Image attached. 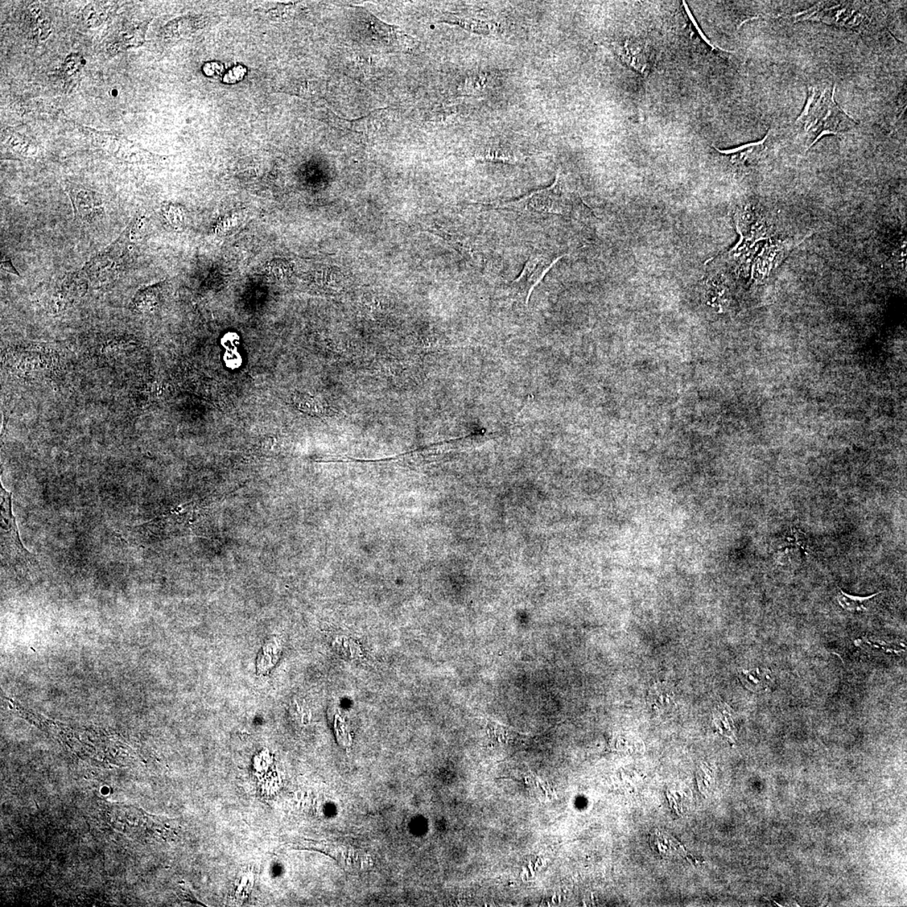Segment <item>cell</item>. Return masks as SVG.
Instances as JSON below:
<instances>
[{
	"mask_svg": "<svg viewBox=\"0 0 907 907\" xmlns=\"http://www.w3.org/2000/svg\"><path fill=\"white\" fill-rule=\"evenodd\" d=\"M354 22L359 36L374 47L389 51H407L415 44V40L401 29L382 22L364 8H354Z\"/></svg>",
	"mask_w": 907,
	"mask_h": 907,
	"instance_id": "obj_3",
	"label": "cell"
},
{
	"mask_svg": "<svg viewBox=\"0 0 907 907\" xmlns=\"http://www.w3.org/2000/svg\"><path fill=\"white\" fill-rule=\"evenodd\" d=\"M739 676L746 688L754 692L765 691L772 683L770 671L767 669L741 670Z\"/></svg>",
	"mask_w": 907,
	"mask_h": 907,
	"instance_id": "obj_15",
	"label": "cell"
},
{
	"mask_svg": "<svg viewBox=\"0 0 907 907\" xmlns=\"http://www.w3.org/2000/svg\"><path fill=\"white\" fill-rule=\"evenodd\" d=\"M148 26L149 22H142L123 27L107 45V52L113 56L127 49L140 47L145 43Z\"/></svg>",
	"mask_w": 907,
	"mask_h": 907,
	"instance_id": "obj_9",
	"label": "cell"
},
{
	"mask_svg": "<svg viewBox=\"0 0 907 907\" xmlns=\"http://www.w3.org/2000/svg\"><path fill=\"white\" fill-rule=\"evenodd\" d=\"M525 158L512 150L497 147H489L477 156V159L482 162L504 164H518Z\"/></svg>",
	"mask_w": 907,
	"mask_h": 907,
	"instance_id": "obj_16",
	"label": "cell"
},
{
	"mask_svg": "<svg viewBox=\"0 0 907 907\" xmlns=\"http://www.w3.org/2000/svg\"><path fill=\"white\" fill-rule=\"evenodd\" d=\"M1 270L9 272V273L11 274L17 275L20 277L19 271L15 269L11 259L3 260L1 262Z\"/></svg>",
	"mask_w": 907,
	"mask_h": 907,
	"instance_id": "obj_27",
	"label": "cell"
},
{
	"mask_svg": "<svg viewBox=\"0 0 907 907\" xmlns=\"http://www.w3.org/2000/svg\"><path fill=\"white\" fill-rule=\"evenodd\" d=\"M486 205L525 216H564L571 209L570 197L560 173L549 188L531 193L517 200Z\"/></svg>",
	"mask_w": 907,
	"mask_h": 907,
	"instance_id": "obj_2",
	"label": "cell"
},
{
	"mask_svg": "<svg viewBox=\"0 0 907 907\" xmlns=\"http://www.w3.org/2000/svg\"><path fill=\"white\" fill-rule=\"evenodd\" d=\"M564 255V254H560L559 251L550 250H538L532 254L519 277L511 283L512 294L525 301L527 305L534 288Z\"/></svg>",
	"mask_w": 907,
	"mask_h": 907,
	"instance_id": "obj_5",
	"label": "cell"
},
{
	"mask_svg": "<svg viewBox=\"0 0 907 907\" xmlns=\"http://www.w3.org/2000/svg\"><path fill=\"white\" fill-rule=\"evenodd\" d=\"M246 74V68L243 67L241 65L236 66V67L230 69L228 73L225 74L224 82L225 84H237V82H241L243 78H244Z\"/></svg>",
	"mask_w": 907,
	"mask_h": 907,
	"instance_id": "obj_24",
	"label": "cell"
},
{
	"mask_svg": "<svg viewBox=\"0 0 907 907\" xmlns=\"http://www.w3.org/2000/svg\"><path fill=\"white\" fill-rule=\"evenodd\" d=\"M131 245L122 234L105 249L94 255L85 263L84 271L89 283L93 285H104L118 278Z\"/></svg>",
	"mask_w": 907,
	"mask_h": 907,
	"instance_id": "obj_4",
	"label": "cell"
},
{
	"mask_svg": "<svg viewBox=\"0 0 907 907\" xmlns=\"http://www.w3.org/2000/svg\"><path fill=\"white\" fill-rule=\"evenodd\" d=\"M31 10L32 15L35 16L36 20V31L37 32L38 38L43 41L47 40L52 32L50 23H49L47 20L41 17V10L38 6H32L31 7Z\"/></svg>",
	"mask_w": 907,
	"mask_h": 907,
	"instance_id": "obj_23",
	"label": "cell"
},
{
	"mask_svg": "<svg viewBox=\"0 0 907 907\" xmlns=\"http://www.w3.org/2000/svg\"><path fill=\"white\" fill-rule=\"evenodd\" d=\"M294 403L301 411L311 415L323 414V407L315 398L309 395L299 394L294 397Z\"/></svg>",
	"mask_w": 907,
	"mask_h": 907,
	"instance_id": "obj_20",
	"label": "cell"
},
{
	"mask_svg": "<svg viewBox=\"0 0 907 907\" xmlns=\"http://www.w3.org/2000/svg\"><path fill=\"white\" fill-rule=\"evenodd\" d=\"M286 271H288V267L283 262H272L268 267V272L272 277H284L286 275Z\"/></svg>",
	"mask_w": 907,
	"mask_h": 907,
	"instance_id": "obj_26",
	"label": "cell"
},
{
	"mask_svg": "<svg viewBox=\"0 0 907 907\" xmlns=\"http://www.w3.org/2000/svg\"><path fill=\"white\" fill-rule=\"evenodd\" d=\"M769 135L770 133L767 134L764 140L760 142L747 144V145L735 148V149L721 151L716 148V150L719 151L721 154L730 156V160L733 164L744 165L749 163L750 159L757 156L758 152L763 149Z\"/></svg>",
	"mask_w": 907,
	"mask_h": 907,
	"instance_id": "obj_17",
	"label": "cell"
},
{
	"mask_svg": "<svg viewBox=\"0 0 907 907\" xmlns=\"http://www.w3.org/2000/svg\"><path fill=\"white\" fill-rule=\"evenodd\" d=\"M880 592L875 593L871 596L867 597H856L847 594L843 590L839 589L838 601L841 607L849 612H864L867 611V604L874 597L880 595Z\"/></svg>",
	"mask_w": 907,
	"mask_h": 907,
	"instance_id": "obj_19",
	"label": "cell"
},
{
	"mask_svg": "<svg viewBox=\"0 0 907 907\" xmlns=\"http://www.w3.org/2000/svg\"><path fill=\"white\" fill-rule=\"evenodd\" d=\"M683 6H684V7H685V10H686L687 14L688 15H689V18H690V20H691V22L692 24H694V26L695 28L696 29V31H698V34L700 36V37H702V39L705 41V43H706L708 45H710V47L713 49V50H715V49H719V50H721V51H725V50H724V49H721V48H720V47H715L714 45H712V43H711V41L709 40L707 38V36H705V35L703 34V31H702V29H700L698 22H696V20L695 18L694 17V15H692V14H691V10H690V9H689V7H688V6L687 5V3H686L685 1H683Z\"/></svg>",
	"mask_w": 907,
	"mask_h": 907,
	"instance_id": "obj_25",
	"label": "cell"
},
{
	"mask_svg": "<svg viewBox=\"0 0 907 907\" xmlns=\"http://www.w3.org/2000/svg\"><path fill=\"white\" fill-rule=\"evenodd\" d=\"M85 64L84 57L77 53H72L66 57L61 68V80L65 90L70 91L75 88L78 80H80L82 69Z\"/></svg>",
	"mask_w": 907,
	"mask_h": 907,
	"instance_id": "obj_13",
	"label": "cell"
},
{
	"mask_svg": "<svg viewBox=\"0 0 907 907\" xmlns=\"http://www.w3.org/2000/svg\"><path fill=\"white\" fill-rule=\"evenodd\" d=\"M1 493V556L8 562H31L34 559L20 541L15 518L12 512L11 493L0 486Z\"/></svg>",
	"mask_w": 907,
	"mask_h": 907,
	"instance_id": "obj_6",
	"label": "cell"
},
{
	"mask_svg": "<svg viewBox=\"0 0 907 907\" xmlns=\"http://www.w3.org/2000/svg\"><path fill=\"white\" fill-rule=\"evenodd\" d=\"M111 94H112L113 96H118V91H117V89H114V90L112 91V93H111Z\"/></svg>",
	"mask_w": 907,
	"mask_h": 907,
	"instance_id": "obj_28",
	"label": "cell"
},
{
	"mask_svg": "<svg viewBox=\"0 0 907 907\" xmlns=\"http://www.w3.org/2000/svg\"><path fill=\"white\" fill-rule=\"evenodd\" d=\"M89 279L82 269L67 276L61 284V298L64 300L80 299L86 294Z\"/></svg>",
	"mask_w": 907,
	"mask_h": 907,
	"instance_id": "obj_12",
	"label": "cell"
},
{
	"mask_svg": "<svg viewBox=\"0 0 907 907\" xmlns=\"http://www.w3.org/2000/svg\"><path fill=\"white\" fill-rule=\"evenodd\" d=\"M70 200L72 202L74 216L82 223H92L105 213V197L90 189L66 184Z\"/></svg>",
	"mask_w": 907,
	"mask_h": 907,
	"instance_id": "obj_8",
	"label": "cell"
},
{
	"mask_svg": "<svg viewBox=\"0 0 907 907\" xmlns=\"http://www.w3.org/2000/svg\"><path fill=\"white\" fill-rule=\"evenodd\" d=\"M159 295V284L143 288L135 297V306L139 310H151L152 308H154L158 303Z\"/></svg>",
	"mask_w": 907,
	"mask_h": 907,
	"instance_id": "obj_18",
	"label": "cell"
},
{
	"mask_svg": "<svg viewBox=\"0 0 907 907\" xmlns=\"http://www.w3.org/2000/svg\"><path fill=\"white\" fill-rule=\"evenodd\" d=\"M835 87L830 89L819 91L811 89L809 96L798 121L805 123L804 129L812 139L808 149L814 147L825 135H838L844 129L848 117L841 110L834 100ZM807 149V150H808Z\"/></svg>",
	"mask_w": 907,
	"mask_h": 907,
	"instance_id": "obj_1",
	"label": "cell"
},
{
	"mask_svg": "<svg viewBox=\"0 0 907 907\" xmlns=\"http://www.w3.org/2000/svg\"><path fill=\"white\" fill-rule=\"evenodd\" d=\"M2 142L8 149L24 158H31L38 153V146L31 138L12 128L3 132Z\"/></svg>",
	"mask_w": 907,
	"mask_h": 907,
	"instance_id": "obj_11",
	"label": "cell"
},
{
	"mask_svg": "<svg viewBox=\"0 0 907 907\" xmlns=\"http://www.w3.org/2000/svg\"><path fill=\"white\" fill-rule=\"evenodd\" d=\"M113 2H92L82 11V19L87 27L96 28L109 18L114 10Z\"/></svg>",
	"mask_w": 907,
	"mask_h": 907,
	"instance_id": "obj_14",
	"label": "cell"
},
{
	"mask_svg": "<svg viewBox=\"0 0 907 907\" xmlns=\"http://www.w3.org/2000/svg\"><path fill=\"white\" fill-rule=\"evenodd\" d=\"M673 700L674 691L669 686L659 684V686L654 687L652 688V690H651L650 702L653 703V706L654 707H663L665 706L666 704L669 705L670 703H673Z\"/></svg>",
	"mask_w": 907,
	"mask_h": 907,
	"instance_id": "obj_21",
	"label": "cell"
},
{
	"mask_svg": "<svg viewBox=\"0 0 907 907\" xmlns=\"http://www.w3.org/2000/svg\"><path fill=\"white\" fill-rule=\"evenodd\" d=\"M94 146L119 160L130 163H147L153 155L118 135L89 130Z\"/></svg>",
	"mask_w": 907,
	"mask_h": 907,
	"instance_id": "obj_7",
	"label": "cell"
},
{
	"mask_svg": "<svg viewBox=\"0 0 907 907\" xmlns=\"http://www.w3.org/2000/svg\"><path fill=\"white\" fill-rule=\"evenodd\" d=\"M204 20L200 16H183L168 22L163 28V36L167 40L187 38L203 28Z\"/></svg>",
	"mask_w": 907,
	"mask_h": 907,
	"instance_id": "obj_10",
	"label": "cell"
},
{
	"mask_svg": "<svg viewBox=\"0 0 907 907\" xmlns=\"http://www.w3.org/2000/svg\"><path fill=\"white\" fill-rule=\"evenodd\" d=\"M163 217L169 225L175 229L183 227L186 214L183 208L179 205L170 204L163 209Z\"/></svg>",
	"mask_w": 907,
	"mask_h": 907,
	"instance_id": "obj_22",
	"label": "cell"
}]
</instances>
